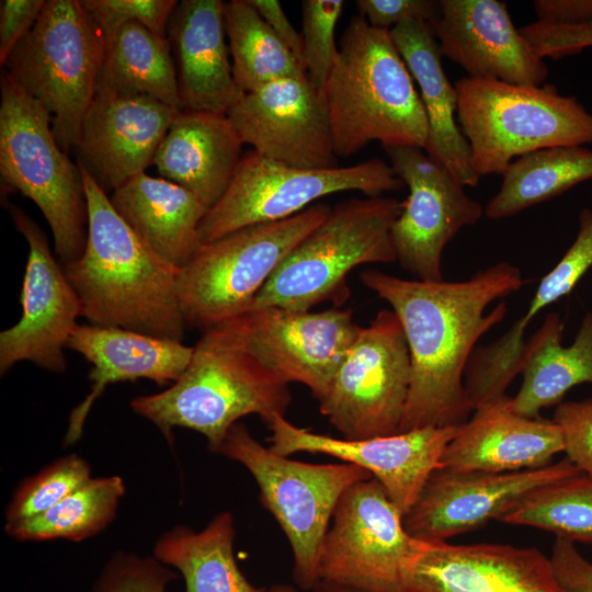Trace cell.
<instances>
[{"mask_svg": "<svg viewBox=\"0 0 592 592\" xmlns=\"http://www.w3.org/2000/svg\"><path fill=\"white\" fill-rule=\"evenodd\" d=\"M67 349L90 364V392L72 409L65 445L75 444L83 433L95 400L110 384L147 378L158 386L172 385L187 367L193 346L115 327L78 325Z\"/></svg>", "mask_w": 592, "mask_h": 592, "instance_id": "cb8c5ba5", "label": "cell"}, {"mask_svg": "<svg viewBox=\"0 0 592 592\" xmlns=\"http://www.w3.org/2000/svg\"><path fill=\"white\" fill-rule=\"evenodd\" d=\"M551 420L560 429L566 457L592 476V399L562 401Z\"/></svg>", "mask_w": 592, "mask_h": 592, "instance_id": "60d3db41", "label": "cell"}, {"mask_svg": "<svg viewBox=\"0 0 592 592\" xmlns=\"http://www.w3.org/2000/svg\"><path fill=\"white\" fill-rule=\"evenodd\" d=\"M592 180V150L584 146L553 147L516 158L502 173L498 193L486 207L490 219L511 217Z\"/></svg>", "mask_w": 592, "mask_h": 592, "instance_id": "1f68e13d", "label": "cell"}, {"mask_svg": "<svg viewBox=\"0 0 592 592\" xmlns=\"http://www.w3.org/2000/svg\"><path fill=\"white\" fill-rule=\"evenodd\" d=\"M402 592H568L534 547L425 542Z\"/></svg>", "mask_w": 592, "mask_h": 592, "instance_id": "7402d4cb", "label": "cell"}, {"mask_svg": "<svg viewBox=\"0 0 592 592\" xmlns=\"http://www.w3.org/2000/svg\"><path fill=\"white\" fill-rule=\"evenodd\" d=\"M91 479L90 464L78 454L56 459L14 489L4 512L5 523L49 510Z\"/></svg>", "mask_w": 592, "mask_h": 592, "instance_id": "8d00e7d4", "label": "cell"}, {"mask_svg": "<svg viewBox=\"0 0 592 592\" xmlns=\"http://www.w3.org/2000/svg\"><path fill=\"white\" fill-rule=\"evenodd\" d=\"M175 579V571L153 556L118 550L105 562L89 592H167Z\"/></svg>", "mask_w": 592, "mask_h": 592, "instance_id": "f35d334b", "label": "cell"}, {"mask_svg": "<svg viewBox=\"0 0 592 592\" xmlns=\"http://www.w3.org/2000/svg\"><path fill=\"white\" fill-rule=\"evenodd\" d=\"M383 148L409 190L390 230L396 261L417 280L443 281L444 248L462 228L477 224L485 208L423 149Z\"/></svg>", "mask_w": 592, "mask_h": 592, "instance_id": "5bb4252c", "label": "cell"}, {"mask_svg": "<svg viewBox=\"0 0 592 592\" xmlns=\"http://www.w3.org/2000/svg\"><path fill=\"white\" fill-rule=\"evenodd\" d=\"M343 7V0L301 2L304 62L310 82L321 92L338 57L334 31Z\"/></svg>", "mask_w": 592, "mask_h": 592, "instance_id": "74e56055", "label": "cell"}, {"mask_svg": "<svg viewBox=\"0 0 592 592\" xmlns=\"http://www.w3.org/2000/svg\"><path fill=\"white\" fill-rule=\"evenodd\" d=\"M455 88L456 117L480 178L502 175L513 160L533 151L592 144V114L553 84L464 77Z\"/></svg>", "mask_w": 592, "mask_h": 592, "instance_id": "8992f818", "label": "cell"}, {"mask_svg": "<svg viewBox=\"0 0 592 592\" xmlns=\"http://www.w3.org/2000/svg\"><path fill=\"white\" fill-rule=\"evenodd\" d=\"M225 323L244 348L286 383L305 385L319 401L361 326L351 309L253 308Z\"/></svg>", "mask_w": 592, "mask_h": 592, "instance_id": "9a60e30c", "label": "cell"}, {"mask_svg": "<svg viewBox=\"0 0 592 592\" xmlns=\"http://www.w3.org/2000/svg\"><path fill=\"white\" fill-rule=\"evenodd\" d=\"M578 232L559 262L540 280L522 316L503 335V342L514 351L524 349V330L543 309L569 295L592 267V209L584 207L578 216Z\"/></svg>", "mask_w": 592, "mask_h": 592, "instance_id": "d590c367", "label": "cell"}, {"mask_svg": "<svg viewBox=\"0 0 592 592\" xmlns=\"http://www.w3.org/2000/svg\"><path fill=\"white\" fill-rule=\"evenodd\" d=\"M403 186L391 166L380 159L314 170L282 164L251 150L242 156L226 193L202 220L201 243L247 226L288 218L329 194L360 191L375 197Z\"/></svg>", "mask_w": 592, "mask_h": 592, "instance_id": "8fae6325", "label": "cell"}, {"mask_svg": "<svg viewBox=\"0 0 592 592\" xmlns=\"http://www.w3.org/2000/svg\"><path fill=\"white\" fill-rule=\"evenodd\" d=\"M180 111L148 95L96 92L81 125L78 161L113 192L152 164Z\"/></svg>", "mask_w": 592, "mask_h": 592, "instance_id": "44dd1931", "label": "cell"}, {"mask_svg": "<svg viewBox=\"0 0 592 592\" xmlns=\"http://www.w3.org/2000/svg\"><path fill=\"white\" fill-rule=\"evenodd\" d=\"M361 281L390 305L409 348L411 378L400 432L464 424L474 411L464 385L467 364L479 338L502 321L506 305L486 310L522 287L520 269L500 261L460 282L365 270Z\"/></svg>", "mask_w": 592, "mask_h": 592, "instance_id": "6da1fadb", "label": "cell"}, {"mask_svg": "<svg viewBox=\"0 0 592 592\" xmlns=\"http://www.w3.org/2000/svg\"><path fill=\"white\" fill-rule=\"evenodd\" d=\"M550 560L558 581L568 592H592V562L579 553L576 543L557 537Z\"/></svg>", "mask_w": 592, "mask_h": 592, "instance_id": "f6af8a7d", "label": "cell"}, {"mask_svg": "<svg viewBox=\"0 0 592 592\" xmlns=\"http://www.w3.org/2000/svg\"><path fill=\"white\" fill-rule=\"evenodd\" d=\"M581 470L565 457L534 469L462 473L436 469L417 503L403 516L409 534L424 542H446L498 520L524 498Z\"/></svg>", "mask_w": 592, "mask_h": 592, "instance_id": "d6986e66", "label": "cell"}, {"mask_svg": "<svg viewBox=\"0 0 592 592\" xmlns=\"http://www.w3.org/2000/svg\"><path fill=\"white\" fill-rule=\"evenodd\" d=\"M441 56L469 78L543 86L548 68L513 24L498 0H440V15L429 24Z\"/></svg>", "mask_w": 592, "mask_h": 592, "instance_id": "ffe728a7", "label": "cell"}, {"mask_svg": "<svg viewBox=\"0 0 592 592\" xmlns=\"http://www.w3.org/2000/svg\"><path fill=\"white\" fill-rule=\"evenodd\" d=\"M459 426H425L388 436L348 440L298 428L282 415L267 424L273 452L283 456L319 453L354 464L382 483L403 516L417 503L432 473L443 467V455Z\"/></svg>", "mask_w": 592, "mask_h": 592, "instance_id": "ac0fdd59", "label": "cell"}, {"mask_svg": "<svg viewBox=\"0 0 592 592\" xmlns=\"http://www.w3.org/2000/svg\"><path fill=\"white\" fill-rule=\"evenodd\" d=\"M96 92L148 95L181 110L168 37L152 33L140 23L122 26L105 41Z\"/></svg>", "mask_w": 592, "mask_h": 592, "instance_id": "4dcf8cb0", "label": "cell"}, {"mask_svg": "<svg viewBox=\"0 0 592 592\" xmlns=\"http://www.w3.org/2000/svg\"><path fill=\"white\" fill-rule=\"evenodd\" d=\"M124 494L122 477L92 478L49 510L5 523L4 531L19 542L68 539L78 543L101 533L113 522Z\"/></svg>", "mask_w": 592, "mask_h": 592, "instance_id": "836d02e7", "label": "cell"}, {"mask_svg": "<svg viewBox=\"0 0 592 592\" xmlns=\"http://www.w3.org/2000/svg\"><path fill=\"white\" fill-rule=\"evenodd\" d=\"M563 321L559 314H548L526 342L521 375L522 384L513 409L527 418H539L544 408L559 405L574 386L592 384V312H587L573 342L562 344Z\"/></svg>", "mask_w": 592, "mask_h": 592, "instance_id": "f1b7e54d", "label": "cell"}, {"mask_svg": "<svg viewBox=\"0 0 592 592\" xmlns=\"http://www.w3.org/2000/svg\"><path fill=\"white\" fill-rule=\"evenodd\" d=\"M46 0L0 2V65L3 67L18 43L37 21Z\"/></svg>", "mask_w": 592, "mask_h": 592, "instance_id": "ee69618b", "label": "cell"}, {"mask_svg": "<svg viewBox=\"0 0 592 592\" xmlns=\"http://www.w3.org/2000/svg\"><path fill=\"white\" fill-rule=\"evenodd\" d=\"M356 7L372 26L383 30L409 20L431 24L440 15V1L434 0H357Z\"/></svg>", "mask_w": 592, "mask_h": 592, "instance_id": "b9f144b4", "label": "cell"}, {"mask_svg": "<svg viewBox=\"0 0 592 592\" xmlns=\"http://www.w3.org/2000/svg\"><path fill=\"white\" fill-rule=\"evenodd\" d=\"M225 2L183 0L168 31L182 111L227 114L246 94L234 79L226 44Z\"/></svg>", "mask_w": 592, "mask_h": 592, "instance_id": "d4e9b609", "label": "cell"}, {"mask_svg": "<svg viewBox=\"0 0 592 592\" xmlns=\"http://www.w3.org/2000/svg\"><path fill=\"white\" fill-rule=\"evenodd\" d=\"M401 209L402 202L388 196L351 198L331 207L285 257L249 309L308 311L323 301L341 306L350 296L346 280L354 267L396 261L390 230Z\"/></svg>", "mask_w": 592, "mask_h": 592, "instance_id": "5b68a950", "label": "cell"}, {"mask_svg": "<svg viewBox=\"0 0 592 592\" xmlns=\"http://www.w3.org/2000/svg\"><path fill=\"white\" fill-rule=\"evenodd\" d=\"M283 378L253 356L225 325L202 332L183 374L167 389L138 396L132 410L173 445V429L201 433L215 453L230 428L257 414L267 425L285 417L292 395Z\"/></svg>", "mask_w": 592, "mask_h": 592, "instance_id": "3957f363", "label": "cell"}, {"mask_svg": "<svg viewBox=\"0 0 592 592\" xmlns=\"http://www.w3.org/2000/svg\"><path fill=\"white\" fill-rule=\"evenodd\" d=\"M338 158L371 141L424 150L429 126L420 94L390 30L351 18L323 91Z\"/></svg>", "mask_w": 592, "mask_h": 592, "instance_id": "277c9868", "label": "cell"}, {"mask_svg": "<svg viewBox=\"0 0 592 592\" xmlns=\"http://www.w3.org/2000/svg\"><path fill=\"white\" fill-rule=\"evenodd\" d=\"M235 521L230 512L216 514L202 531L177 525L163 532L153 557L177 569L185 592H261L239 569L235 554Z\"/></svg>", "mask_w": 592, "mask_h": 592, "instance_id": "f546056e", "label": "cell"}, {"mask_svg": "<svg viewBox=\"0 0 592 592\" xmlns=\"http://www.w3.org/2000/svg\"><path fill=\"white\" fill-rule=\"evenodd\" d=\"M104 42L122 26L140 23L152 33L167 37L177 0H81Z\"/></svg>", "mask_w": 592, "mask_h": 592, "instance_id": "ab89813d", "label": "cell"}, {"mask_svg": "<svg viewBox=\"0 0 592 592\" xmlns=\"http://www.w3.org/2000/svg\"><path fill=\"white\" fill-rule=\"evenodd\" d=\"M88 238L82 255L62 264L90 325L182 341L186 329L177 294V270L133 232L104 189L80 162Z\"/></svg>", "mask_w": 592, "mask_h": 592, "instance_id": "7a4b0ae2", "label": "cell"}, {"mask_svg": "<svg viewBox=\"0 0 592 592\" xmlns=\"http://www.w3.org/2000/svg\"><path fill=\"white\" fill-rule=\"evenodd\" d=\"M331 210L318 203L288 218L243 227L201 243L178 272L186 328L202 332L247 311L285 257Z\"/></svg>", "mask_w": 592, "mask_h": 592, "instance_id": "9c48e42d", "label": "cell"}, {"mask_svg": "<svg viewBox=\"0 0 592 592\" xmlns=\"http://www.w3.org/2000/svg\"><path fill=\"white\" fill-rule=\"evenodd\" d=\"M277 37L305 66L301 34L296 31L278 0H250ZM306 68V67H305Z\"/></svg>", "mask_w": 592, "mask_h": 592, "instance_id": "7dc6e473", "label": "cell"}, {"mask_svg": "<svg viewBox=\"0 0 592 592\" xmlns=\"http://www.w3.org/2000/svg\"><path fill=\"white\" fill-rule=\"evenodd\" d=\"M247 468L262 505L273 515L292 548L293 577L304 590L316 589L318 559L337 504L354 483L373 478L363 468L289 459L259 443L246 424H234L215 451Z\"/></svg>", "mask_w": 592, "mask_h": 592, "instance_id": "30bf717a", "label": "cell"}, {"mask_svg": "<svg viewBox=\"0 0 592 592\" xmlns=\"http://www.w3.org/2000/svg\"><path fill=\"white\" fill-rule=\"evenodd\" d=\"M104 52V38L81 0H46L37 21L3 66L49 114L65 152L78 145Z\"/></svg>", "mask_w": 592, "mask_h": 592, "instance_id": "ba28073f", "label": "cell"}, {"mask_svg": "<svg viewBox=\"0 0 592 592\" xmlns=\"http://www.w3.org/2000/svg\"><path fill=\"white\" fill-rule=\"evenodd\" d=\"M242 145L227 114L181 110L152 164L161 178L186 189L209 209L229 187Z\"/></svg>", "mask_w": 592, "mask_h": 592, "instance_id": "484cf974", "label": "cell"}, {"mask_svg": "<svg viewBox=\"0 0 592 592\" xmlns=\"http://www.w3.org/2000/svg\"><path fill=\"white\" fill-rule=\"evenodd\" d=\"M7 207L27 242L29 255L20 298L22 316L0 333V375L19 362L61 374L67 369L64 349L81 317L80 301L39 226L20 207Z\"/></svg>", "mask_w": 592, "mask_h": 592, "instance_id": "2e32d148", "label": "cell"}, {"mask_svg": "<svg viewBox=\"0 0 592 592\" xmlns=\"http://www.w3.org/2000/svg\"><path fill=\"white\" fill-rule=\"evenodd\" d=\"M411 378L406 335L397 315L383 309L361 327L335 372L320 412L343 439L400 432Z\"/></svg>", "mask_w": 592, "mask_h": 592, "instance_id": "4fadbf2b", "label": "cell"}, {"mask_svg": "<svg viewBox=\"0 0 592 592\" xmlns=\"http://www.w3.org/2000/svg\"><path fill=\"white\" fill-rule=\"evenodd\" d=\"M563 452L558 425L548 419L527 418L512 407L506 395L474 410L458 428L442 458L445 469L462 473H506L540 468Z\"/></svg>", "mask_w": 592, "mask_h": 592, "instance_id": "603a6c76", "label": "cell"}, {"mask_svg": "<svg viewBox=\"0 0 592 592\" xmlns=\"http://www.w3.org/2000/svg\"><path fill=\"white\" fill-rule=\"evenodd\" d=\"M227 116L242 143L270 160L300 169L339 167L325 94L307 75L246 93Z\"/></svg>", "mask_w": 592, "mask_h": 592, "instance_id": "e0dca14e", "label": "cell"}, {"mask_svg": "<svg viewBox=\"0 0 592 592\" xmlns=\"http://www.w3.org/2000/svg\"><path fill=\"white\" fill-rule=\"evenodd\" d=\"M110 201L138 239L177 271L201 246L200 226L208 208L174 182L141 172L115 189Z\"/></svg>", "mask_w": 592, "mask_h": 592, "instance_id": "83f0119b", "label": "cell"}, {"mask_svg": "<svg viewBox=\"0 0 592 592\" xmlns=\"http://www.w3.org/2000/svg\"><path fill=\"white\" fill-rule=\"evenodd\" d=\"M261 592H297L295 588L286 584H277L269 588H262Z\"/></svg>", "mask_w": 592, "mask_h": 592, "instance_id": "681fc988", "label": "cell"}, {"mask_svg": "<svg viewBox=\"0 0 592 592\" xmlns=\"http://www.w3.org/2000/svg\"><path fill=\"white\" fill-rule=\"evenodd\" d=\"M537 23L557 27L592 26V0H535Z\"/></svg>", "mask_w": 592, "mask_h": 592, "instance_id": "bcb514c9", "label": "cell"}, {"mask_svg": "<svg viewBox=\"0 0 592 592\" xmlns=\"http://www.w3.org/2000/svg\"><path fill=\"white\" fill-rule=\"evenodd\" d=\"M390 34L420 88L429 126L424 151L464 186H476L480 177L474 168L469 144L455 118L457 91L443 69L439 44L429 24L409 20L391 29Z\"/></svg>", "mask_w": 592, "mask_h": 592, "instance_id": "4316f807", "label": "cell"}, {"mask_svg": "<svg viewBox=\"0 0 592 592\" xmlns=\"http://www.w3.org/2000/svg\"><path fill=\"white\" fill-rule=\"evenodd\" d=\"M224 20L234 79L243 93L280 79L307 75L305 66L277 37L250 0L225 2Z\"/></svg>", "mask_w": 592, "mask_h": 592, "instance_id": "d6a6232c", "label": "cell"}, {"mask_svg": "<svg viewBox=\"0 0 592 592\" xmlns=\"http://www.w3.org/2000/svg\"><path fill=\"white\" fill-rule=\"evenodd\" d=\"M525 35L542 59H559L592 46V26L557 27L534 22L526 27Z\"/></svg>", "mask_w": 592, "mask_h": 592, "instance_id": "7bdbcfd3", "label": "cell"}, {"mask_svg": "<svg viewBox=\"0 0 592 592\" xmlns=\"http://www.w3.org/2000/svg\"><path fill=\"white\" fill-rule=\"evenodd\" d=\"M424 545L408 533L402 512L379 481L356 482L340 498L322 540L319 583L361 592H402Z\"/></svg>", "mask_w": 592, "mask_h": 592, "instance_id": "7c38bea8", "label": "cell"}, {"mask_svg": "<svg viewBox=\"0 0 592 592\" xmlns=\"http://www.w3.org/2000/svg\"><path fill=\"white\" fill-rule=\"evenodd\" d=\"M316 591L317 592H361L356 590L344 589V588H339V587H333V585H328V584H322V583H319L316 587Z\"/></svg>", "mask_w": 592, "mask_h": 592, "instance_id": "c3c4849f", "label": "cell"}, {"mask_svg": "<svg viewBox=\"0 0 592 592\" xmlns=\"http://www.w3.org/2000/svg\"><path fill=\"white\" fill-rule=\"evenodd\" d=\"M499 521L545 530L573 543L592 544V476L580 473L542 487Z\"/></svg>", "mask_w": 592, "mask_h": 592, "instance_id": "e575fe53", "label": "cell"}, {"mask_svg": "<svg viewBox=\"0 0 592 592\" xmlns=\"http://www.w3.org/2000/svg\"><path fill=\"white\" fill-rule=\"evenodd\" d=\"M0 88L1 180L41 209L59 262L76 261L88 238V203L79 166L58 145L46 110L5 71Z\"/></svg>", "mask_w": 592, "mask_h": 592, "instance_id": "52a82bcc", "label": "cell"}]
</instances>
